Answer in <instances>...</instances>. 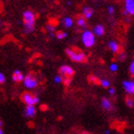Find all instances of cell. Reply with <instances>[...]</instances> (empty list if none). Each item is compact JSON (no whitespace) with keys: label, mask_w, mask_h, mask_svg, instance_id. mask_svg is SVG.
<instances>
[{"label":"cell","mask_w":134,"mask_h":134,"mask_svg":"<svg viewBox=\"0 0 134 134\" xmlns=\"http://www.w3.org/2000/svg\"><path fill=\"white\" fill-rule=\"evenodd\" d=\"M35 14L31 11H26L23 14V24L25 27V32L26 34H29L33 32L35 30Z\"/></svg>","instance_id":"6da1fadb"},{"label":"cell","mask_w":134,"mask_h":134,"mask_svg":"<svg viewBox=\"0 0 134 134\" xmlns=\"http://www.w3.org/2000/svg\"><path fill=\"white\" fill-rule=\"evenodd\" d=\"M65 53L67 54V56L69 57L73 62H83L86 60V57H85V55H84L82 52H81L80 50H78L77 48H76V49L68 48V49L65 50Z\"/></svg>","instance_id":"7a4b0ae2"},{"label":"cell","mask_w":134,"mask_h":134,"mask_svg":"<svg viewBox=\"0 0 134 134\" xmlns=\"http://www.w3.org/2000/svg\"><path fill=\"white\" fill-rule=\"evenodd\" d=\"M81 39H82V42H83L85 47H92L93 45L95 44L94 34L91 33L90 31H84L82 34V36H81Z\"/></svg>","instance_id":"3957f363"},{"label":"cell","mask_w":134,"mask_h":134,"mask_svg":"<svg viewBox=\"0 0 134 134\" xmlns=\"http://www.w3.org/2000/svg\"><path fill=\"white\" fill-rule=\"evenodd\" d=\"M23 82H24V85L28 88H36L37 86V80H36V76L34 75L33 73H29L28 75L25 76V78L23 80Z\"/></svg>","instance_id":"277c9868"},{"label":"cell","mask_w":134,"mask_h":134,"mask_svg":"<svg viewBox=\"0 0 134 134\" xmlns=\"http://www.w3.org/2000/svg\"><path fill=\"white\" fill-rule=\"evenodd\" d=\"M22 100L27 105H35L39 102V99L36 95L25 92L22 94Z\"/></svg>","instance_id":"5b68a950"},{"label":"cell","mask_w":134,"mask_h":134,"mask_svg":"<svg viewBox=\"0 0 134 134\" xmlns=\"http://www.w3.org/2000/svg\"><path fill=\"white\" fill-rule=\"evenodd\" d=\"M73 75H74V70L70 66L63 65V66H62L59 68V76H60L62 79L72 78Z\"/></svg>","instance_id":"8992f818"},{"label":"cell","mask_w":134,"mask_h":134,"mask_svg":"<svg viewBox=\"0 0 134 134\" xmlns=\"http://www.w3.org/2000/svg\"><path fill=\"white\" fill-rule=\"evenodd\" d=\"M24 115L26 117H34L36 115V107H35V105H26Z\"/></svg>","instance_id":"52a82bcc"},{"label":"cell","mask_w":134,"mask_h":134,"mask_svg":"<svg viewBox=\"0 0 134 134\" xmlns=\"http://www.w3.org/2000/svg\"><path fill=\"white\" fill-rule=\"evenodd\" d=\"M12 79H13V81H15V82H20V81H22L23 80H24V76H23V74L20 72V71L15 70V71L13 73Z\"/></svg>","instance_id":"ba28073f"},{"label":"cell","mask_w":134,"mask_h":134,"mask_svg":"<svg viewBox=\"0 0 134 134\" xmlns=\"http://www.w3.org/2000/svg\"><path fill=\"white\" fill-rule=\"evenodd\" d=\"M125 90L129 94H133L134 93V82L133 81H124L123 83Z\"/></svg>","instance_id":"9c48e42d"},{"label":"cell","mask_w":134,"mask_h":134,"mask_svg":"<svg viewBox=\"0 0 134 134\" xmlns=\"http://www.w3.org/2000/svg\"><path fill=\"white\" fill-rule=\"evenodd\" d=\"M126 12L127 14H134V1L127 0L126 1Z\"/></svg>","instance_id":"30bf717a"},{"label":"cell","mask_w":134,"mask_h":134,"mask_svg":"<svg viewBox=\"0 0 134 134\" xmlns=\"http://www.w3.org/2000/svg\"><path fill=\"white\" fill-rule=\"evenodd\" d=\"M82 13H83L84 17L90 18L93 14V10L91 8H89V7H85V8L83 9V11H82Z\"/></svg>","instance_id":"8fae6325"},{"label":"cell","mask_w":134,"mask_h":134,"mask_svg":"<svg viewBox=\"0 0 134 134\" xmlns=\"http://www.w3.org/2000/svg\"><path fill=\"white\" fill-rule=\"evenodd\" d=\"M108 47H109V49H110L112 52H114V53L118 52V50H119V45H118L115 41H110V42H109Z\"/></svg>","instance_id":"7c38bea8"},{"label":"cell","mask_w":134,"mask_h":134,"mask_svg":"<svg viewBox=\"0 0 134 134\" xmlns=\"http://www.w3.org/2000/svg\"><path fill=\"white\" fill-rule=\"evenodd\" d=\"M103 107L105 110H109V109H111L112 108V105H111V103L109 102L107 99H105V98H103Z\"/></svg>","instance_id":"4fadbf2b"},{"label":"cell","mask_w":134,"mask_h":134,"mask_svg":"<svg viewBox=\"0 0 134 134\" xmlns=\"http://www.w3.org/2000/svg\"><path fill=\"white\" fill-rule=\"evenodd\" d=\"M94 33L97 35V36H103V33H104V29L102 25H98L94 29Z\"/></svg>","instance_id":"5bb4252c"},{"label":"cell","mask_w":134,"mask_h":134,"mask_svg":"<svg viewBox=\"0 0 134 134\" xmlns=\"http://www.w3.org/2000/svg\"><path fill=\"white\" fill-rule=\"evenodd\" d=\"M63 24H64V26L65 27H67V28L71 27V26L73 25L72 18H70V17H65L64 20H63Z\"/></svg>","instance_id":"9a60e30c"},{"label":"cell","mask_w":134,"mask_h":134,"mask_svg":"<svg viewBox=\"0 0 134 134\" xmlns=\"http://www.w3.org/2000/svg\"><path fill=\"white\" fill-rule=\"evenodd\" d=\"M77 24L80 27H85V19L82 16H80L77 20Z\"/></svg>","instance_id":"2e32d148"},{"label":"cell","mask_w":134,"mask_h":134,"mask_svg":"<svg viewBox=\"0 0 134 134\" xmlns=\"http://www.w3.org/2000/svg\"><path fill=\"white\" fill-rule=\"evenodd\" d=\"M56 36H57V38L63 39V38H65V37L67 36V34L64 33V32H62V31H59L58 33L56 34Z\"/></svg>","instance_id":"e0dca14e"},{"label":"cell","mask_w":134,"mask_h":134,"mask_svg":"<svg viewBox=\"0 0 134 134\" xmlns=\"http://www.w3.org/2000/svg\"><path fill=\"white\" fill-rule=\"evenodd\" d=\"M47 30L50 32V35L51 36H54V32H55V27L52 25H48L47 26Z\"/></svg>","instance_id":"ac0fdd59"},{"label":"cell","mask_w":134,"mask_h":134,"mask_svg":"<svg viewBox=\"0 0 134 134\" xmlns=\"http://www.w3.org/2000/svg\"><path fill=\"white\" fill-rule=\"evenodd\" d=\"M71 80H72V78H65V79H62V81H63V83H64L66 86H68V85L71 83Z\"/></svg>","instance_id":"d6986e66"},{"label":"cell","mask_w":134,"mask_h":134,"mask_svg":"<svg viewBox=\"0 0 134 134\" xmlns=\"http://www.w3.org/2000/svg\"><path fill=\"white\" fill-rule=\"evenodd\" d=\"M100 83H102V85H103V87H108L109 85H110L109 81H106V80H102V81H100Z\"/></svg>","instance_id":"ffe728a7"},{"label":"cell","mask_w":134,"mask_h":134,"mask_svg":"<svg viewBox=\"0 0 134 134\" xmlns=\"http://www.w3.org/2000/svg\"><path fill=\"white\" fill-rule=\"evenodd\" d=\"M89 81H92L93 83H95V84H98L100 81H98V79L95 78V77H93V76H91V77H89Z\"/></svg>","instance_id":"44dd1931"},{"label":"cell","mask_w":134,"mask_h":134,"mask_svg":"<svg viewBox=\"0 0 134 134\" xmlns=\"http://www.w3.org/2000/svg\"><path fill=\"white\" fill-rule=\"evenodd\" d=\"M110 70H111V71H113V72L117 71V70H118V65L116 64V63H112V64L110 65Z\"/></svg>","instance_id":"7402d4cb"},{"label":"cell","mask_w":134,"mask_h":134,"mask_svg":"<svg viewBox=\"0 0 134 134\" xmlns=\"http://www.w3.org/2000/svg\"><path fill=\"white\" fill-rule=\"evenodd\" d=\"M5 81H6V78H5V76H4V74L0 73V84L4 83Z\"/></svg>","instance_id":"603a6c76"},{"label":"cell","mask_w":134,"mask_h":134,"mask_svg":"<svg viewBox=\"0 0 134 134\" xmlns=\"http://www.w3.org/2000/svg\"><path fill=\"white\" fill-rule=\"evenodd\" d=\"M55 81L57 83H60V82H62V78L60 76H56L55 77Z\"/></svg>","instance_id":"cb8c5ba5"},{"label":"cell","mask_w":134,"mask_h":134,"mask_svg":"<svg viewBox=\"0 0 134 134\" xmlns=\"http://www.w3.org/2000/svg\"><path fill=\"white\" fill-rule=\"evenodd\" d=\"M126 104L129 106V107H132L133 106V100L131 99H126Z\"/></svg>","instance_id":"d4e9b609"},{"label":"cell","mask_w":134,"mask_h":134,"mask_svg":"<svg viewBox=\"0 0 134 134\" xmlns=\"http://www.w3.org/2000/svg\"><path fill=\"white\" fill-rule=\"evenodd\" d=\"M129 70H130V73H131L132 75H134V62H132V63L130 64Z\"/></svg>","instance_id":"484cf974"},{"label":"cell","mask_w":134,"mask_h":134,"mask_svg":"<svg viewBox=\"0 0 134 134\" xmlns=\"http://www.w3.org/2000/svg\"><path fill=\"white\" fill-rule=\"evenodd\" d=\"M108 13L110 14H113V13H114V8H113L112 6H110V7L108 8Z\"/></svg>","instance_id":"4316f807"},{"label":"cell","mask_w":134,"mask_h":134,"mask_svg":"<svg viewBox=\"0 0 134 134\" xmlns=\"http://www.w3.org/2000/svg\"><path fill=\"white\" fill-rule=\"evenodd\" d=\"M109 93H110V94H114V93H115L114 88H110V89H109Z\"/></svg>","instance_id":"83f0119b"},{"label":"cell","mask_w":134,"mask_h":134,"mask_svg":"<svg viewBox=\"0 0 134 134\" xmlns=\"http://www.w3.org/2000/svg\"><path fill=\"white\" fill-rule=\"evenodd\" d=\"M0 134H3V131H2V129H0Z\"/></svg>","instance_id":"f1b7e54d"},{"label":"cell","mask_w":134,"mask_h":134,"mask_svg":"<svg viewBox=\"0 0 134 134\" xmlns=\"http://www.w3.org/2000/svg\"><path fill=\"white\" fill-rule=\"evenodd\" d=\"M2 126V121L0 120V126Z\"/></svg>","instance_id":"f546056e"},{"label":"cell","mask_w":134,"mask_h":134,"mask_svg":"<svg viewBox=\"0 0 134 134\" xmlns=\"http://www.w3.org/2000/svg\"><path fill=\"white\" fill-rule=\"evenodd\" d=\"M82 134H88V133H87V132H83Z\"/></svg>","instance_id":"4dcf8cb0"}]
</instances>
